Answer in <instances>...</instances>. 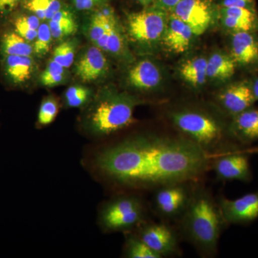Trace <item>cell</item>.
I'll return each instance as SVG.
<instances>
[{
  "instance_id": "1",
  "label": "cell",
  "mask_w": 258,
  "mask_h": 258,
  "mask_svg": "<svg viewBox=\"0 0 258 258\" xmlns=\"http://www.w3.org/2000/svg\"><path fill=\"white\" fill-rule=\"evenodd\" d=\"M214 158L179 134H140L103 151L98 165L119 184L157 189L200 181Z\"/></svg>"
},
{
  "instance_id": "2",
  "label": "cell",
  "mask_w": 258,
  "mask_h": 258,
  "mask_svg": "<svg viewBox=\"0 0 258 258\" xmlns=\"http://www.w3.org/2000/svg\"><path fill=\"white\" fill-rule=\"evenodd\" d=\"M180 234L190 242L200 256L213 257L226 226L218 202L201 185L195 184L186 210L179 220Z\"/></svg>"
},
{
  "instance_id": "3",
  "label": "cell",
  "mask_w": 258,
  "mask_h": 258,
  "mask_svg": "<svg viewBox=\"0 0 258 258\" xmlns=\"http://www.w3.org/2000/svg\"><path fill=\"white\" fill-rule=\"evenodd\" d=\"M168 118L181 137L215 158L227 153L244 150L232 136L230 124L225 125L215 115L200 108L182 107L171 110Z\"/></svg>"
},
{
  "instance_id": "4",
  "label": "cell",
  "mask_w": 258,
  "mask_h": 258,
  "mask_svg": "<svg viewBox=\"0 0 258 258\" xmlns=\"http://www.w3.org/2000/svg\"><path fill=\"white\" fill-rule=\"evenodd\" d=\"M142 103L137 96L128 93L111 87L103 88L83 117V124L93 135H110L133 123L134 110Z\"/></svg>"
},
{
  "instance_id": "5",
  "label": "cell",
  "mask_w": 258,
  "mask_h": 258,
  "mask_svg": "<svg viewBox=\"0 0 258 258\" xmlns=\"http://www.w3.org/2000/svg\"><path fill=\"white\" fill-rule=\"evenodd\" d=\"M167 12L150 6L137 13L127 15V35L129 38L143 47H152L161 41L166 25Z\"/></svg>"
},
{
  "instance_id": "6",
  "label": "cell",
  "mask_w": 258,
  "mask_h": 258,
  "mask_svg": "<svg viewBox=\"0 0 258 258\" xmlns=\"http://www.w3.org/2000/svg\"><path fill=\"white\" fill-rule=\"evenodd\" d=\"M197 181L175 183L156 189L154 207L163 219L177 221L189 203Z\"/></svg>"
},
{
  "instance_id": "7",
  "label": "cell",
  "mask_w": 258,
  "mask_h": 258,
  "mask_svg": "<svg viewBox=\"0 0 258 258\" xmlns=\"http://www.w3.org/2000/svg\"><path fill=\"white\" fill-rule=\"evenodd\" d=\"M144 217L143 204L138 198L125 196L108 205L103 212L102 221L108 230H123L138 225Z\"/></svg>"
},
{
  "instance_id": "8",
  "label": "cell",
  "mask_w": 258,
  "mask_h": 258,
  "mask_svg": "<svg viewBox=\"0 0 258 258\" xmlns=\"http://www.w3.org/2000/svg\"><path fill=\"white\" fill-rule=\"evenodd\" d=\"M170 13L191 28L195 36L205 33L215 18L212 0H181Z\"/></svg>"
},
{
  "instance_id": "9",
  "label": "cell",
  "mask_w": 258,
  "mask_h": 258,
  "mask_svg": "<svg viewBox=\"0 0 258 258\" xmlns=\"http://www.w3.org/2000/svg\"><path fill=\"white\" fill-rule=\"evenodd\" d=\"M138 237L161 258L180 254L177 232L166 223L146 224Z\"/></svg>"
},
{
  "instance_id": "10",
  "label": "cell",
  "mask_w": 258,
  "mask_h": 258,
  "mask_svg": "<svg viewBox=\"0 0 258 258\" xmlns=\"http://www.w3.org/2000/svg\"><path fill=\"white\" fill-rule=\"evenodd\" d=\"M247 149L222 154L214 158L212 169L221 181H240L249 182L252 173Z\"/></svg>"
},
{
  "instance_id": "11",
  "label": "cell",
  "mask_w": 258,
  "mask_h": 258,
  "mask_svg": "<svg viewBox=\"0 0 258 258\" xmlns=\"http://www.w3.org/2000/svg\"><path fill=\"white\" fill-rule=\"evenodd\" d=\"M218 204L227 225H247L258 218V190L235 200L221 198Z\"/></svg>"
},
{
  "instance_id": "12",
  "label": "cell",
  "mask_w": 258,
  "mask_h": 258,
  "mask_svg": "<svg viewBox=\"0 0 258 258\" xmlns=\"http://www.w3.org/2000/svg\"><path fill=\"white\" fill-rule=\"evenodd\" d=\"M109 62L104 52L93 45L86 49L76 62L75 74L83 83H93L107 77Z\"/></svg>"
},
{
  "instance_id": "13",
  "label": "cell",
  "mask_w": 258,
  "mask_h": 258,
  "mask_svg": "<svg viewBox=\"0 0 258 258\" xmlns=\"http://www.w3.org/2000/svg\"><path fill=\"white\" fill-rule=\"evenodd\" d=\"M2 69L5 79L14 87H24L37 71L33 56L1 55Z\"/></svg>"
},
{
  "instance_id": "14",
  "label": "cell",
  "mask_w": 258,
  "mask_h": 258,
  "mask_svg": "<svg viewBox=\"0 0 258 258\" xmlns=\"http://www.w3.org/2000/svg\"><path fill=\"white\" fill-rule=\"evenodd\" d=\"M217 99L222 109L232 117L250 108L255 101L252 88L244 83L227 86L219 93Z\"/></svg>"
},
{
  "instance_id": "15",
  "label": "cell",
  "mask_w": 258,
  "mask_h": 258,
  "mask_svg": "<svg viewBox=\"0 0 258 258\" xmlns=\"http://www.w3.org/2000/svg\"><path fill=\"white\" fill-rule=\"evenodd\" d=\"M169 13L161 41L171 52L176 54L184 53L189 48L195 35L187 24L173 13Z\"/></svg>"
},
{
  "instance_id": "16",
  "label": "cell",
  "mask_w": 258,
  "mask_h": 258,
  "mask_svg": "<svg viewBox=\"0 0 258 258\" xmlns=\"http://www.w3.org/2000/svg\"><path fill=\"white\" fill-rule=\"evenodd\" d=\"M126 79L133 89L149 91L160 86L162 75L157 64L152 60H142L129 69Z\"/></svg>"
},
{
  "instance_id": "17",
  "label": "cell",
  "mask_w": 258,
  "mask_h": 258,
  "mask_svg": "<svg viewBox=\"0 0 258 258\" xmlns=\"http://www.w3.org/2000/svg\"><path fill=\"white\" fill-rule=\"evenodd\" d=\"M96 46L119 60L128 62L133 59V56L127 46L124 32L120 26L115 13L111 17L106 33Z\"/></svg>"
},
{
  "instance_id": "18",
  "label": "cell",
  "mask_w": 258,
  "mask_h": 258,
  "mask_svg": "<svg viewBox=\"0 0 258 258\" xmlns=\"http://www.w3.org/2000/svg\"><path fill=\"white\" fill-rule=\"evenodd\" d=\"M230 130L239 144L247 147L258 141V109L247 108L239 114L232 117Z\"/></svg>"
},
{
  "instance_id": "19",
  "label": "cell",
  "mask_w": 258,
  "mask_h": 258,
  "mask_svg": "<svg viewBox=\"0 0 258 258\" xmlns=\"http://www.w3.org/2000/svg\"><path fill=\"white\" fill-rule=\"evenodd\" d=\"M231 56L236 63L249 66L258 61V40L250 31L232 33Z\"/></svg>"
},
{
  "instance_id": "20",
  "label": "cell",
  "mask_w": 258,
  "mask_h": 258,
  "mask_svg": "<svg viewBox=\"0 0 258 258\" xmlns=\"http://www.w3.org/2000/svg\"><path fill=\"white\" fill-rule=\"evenodd\" d=\"M47 23L52 39L55 40H63L75 35L78 30V23L74 13L64 7Z\"/></svg>"
},
{
  "instance_id": "21",
  "label": "cell",
  "mask_w": 258,
  "mask_h": 258,
  "mask_svg": "<svg viewBox=\"0 0 258 258\" xmlns=\"http://www.w3.org/2000/svg\"><path fill=\"white\" fill-rule=\"evenodd\" d=\"M236 62L232 56L223 52H215L208 59V79L225 81L231 79L235 73Z\"/></svg>"
},
{
  "instance_id": "22",
  "label": "cell",
  "mask_w": 258,
  "mask_h": 258,
  "mask_svg": "<svg viewBox=\"0 0 258 258\" xmlns=\"http://www.w3.org/2000/svg\"><path fill=\"white\" fill-rule=\"evenodd\" d=\"M114 14V10L109 4L103 5L93 10L86 32L88 39L93 45H96L106 33L111 17Z\"/></svg>"
},
{
  "instance_id": "23",
  "label": "cell",
  "mask_w": 258,
  "mask_h": 258,
  "mask_svg": "<svg viewBox=\"0 0 258 258\" xmlns=\"http://www.w3.org/2000/svg\"><path fill=\"white\" fill-rule=\"evenodd\" d=\"M208 59L195 57L185 61L179 67L181 77L193 88L202 87L208 79L207 75Z\"/></svg>"
},
{
  "instance_id": "24",
  "label": "cell",
  "mask_w": 258,
  "mask_h": 258,
  "mask_svg": "<svg viewBox=\"0 0 258 258\" xmlns=\"http://www.w3.org/2000/svg\"><path fill=\"white\" fill-rule=\"evenodd\" d=\"M1 55L33 56V44L25 40L15 31H8L0 40Z\"/></svg>"
},
{
  "instance_id": "25",
  "label": "cell",
  "mask_w": 258,
  "mask_h": 258,
  "mask_svg": "<svg viewBox=\"0 0 258 258\" xmlns=\"http://www.w3.org/2000/svg\"><path fill=\"white\" fill-rule=\"evenodd\" d=\"M15 31L20 36L33 44L36 39L41 20L32 13H20L15 15L13 20Z\"/></svg>"
},
{
  "instance_id": "26",
  "label": "cell",
  "mask_w": 258,
  "mask_h": 258,
  "mask_svg": "<svg viewBox=\"0 0 258 258\" xmlns=\"http://www.w3.org/2000/svg\"><path fill=\"white\" fill-rule=\"evenodd\" d=\"M24 8L36 15L42 22H48L56 13L63 8L61 0H25Z\"/></svg>"
},
{
  "instance_id": "27",
  "label": "cell",
  "mask_w": 258,
  "mask_h": 258,
  "mask_svg": "<svg viewBox=\"0 0 258 258\" xmlns=\"http://www.w3.org/2000/svg\"><path fill=\"white\" fill-rule=\"evenodd\" d=\"M77 47L78 40L76 38L68 39L54 49L52 59L64 69H69L74 63Z\"/></svg>"
},
{
  "instance_id": "28",
  "label": "cell",
  "mask_w": 258,
  "mask_h": 258,
  "mask_svg": "<svg viewBox=\"0 0 258 258\" xmlns=\"http://www.w3.org/2000/svg\"><path fill=\"white\" fill-rule=\"evenodd\" d=\"M66 69L54 60H50L40 76V82L45 87L52 88L66 82Z\"/></svg>"
},
{
  "instance_id": "29",
  "label": "cell",
  "mask_w": 258,
  "mask_h": 258,
  "mask_svg": "<svg viewBox=\"0 0 258 258\" xmlns=\"http://www.w3.org/2000/svg\"><path fill=\"white\" fill-rule=\"evenodd\" d=\"M125 255L130 258H161L137 236H130L125 244Z\"/></svg>"
},
{
  "instance_id": "30",
  "label": "cell",
  "mask_w": 258,
  "mask_h": 258,
  "mask_svg": "<svg viewBox=\"0 0 258 258\" xmlns=\"http://www.w3.org/2000/svg\"><path fill=\"white\" fill-rule=\"evenodd\" d=\"M91 96L89 88L82 85H74L68 88L64 93V100L68 106L79 108L88 103Z\"/></svg>"
},
{
  "instance_id": "31",
  "label": "cell",
  "mask_w": 258,
  "mask_h": 258,
  "mask_svg": "<svg viewBox=\"0 0 258 258\" xmlns=\"http://www.w3.org/2000/svg\"><path fill=\"white\" fill-rule=\"evenodd\" d=\"M52 36L47 22H42L38 28L37 35L33 42L34 53L38 57H43L50 50Z\"/></svg>"
},
{
  "instance_id": "32",
  "label": "cell",
  "mask_w": 258,
  "mask_h": 258,
  "mask_svg": "<svg viewBox=\"0 0 258 258\" xmlns=\"http://www.w3.org/2000/svg\"><path fill=\"white\" fill-rule=\"evenodd\" d=\"M59 111V105L54 97L49 96L42 101L37 115V122L42 125L50 124L54 121Z\"/></svg>"
},
{
  "instance_id": "33",
  "label": "cell",
  "mask_w": 258,
  "mask_h": 258,
  "mask_svg": "<svg viewBox=\"0 0 258 258\" xmlns=\"http://www.w3.org/2000/svg\"><path fill=\"white\" fill-rule=\"evenodd\" d=\"M220 15L233 17L245 23L250 24L253 26L255 23V15L253 11L248 8H241V7L221 8L220 10Z\"/></svg>"
},
{
  "instance_id": "34",
  "label": "cell",
  "mask_w": 258,
  "mask_h": 258,
  "mask_svg": "<svg viewBox=\"0 0 258 258\" xmlns=\"http://www.w3.org/2000/svg\"><path fill=\"white\" fill-rule=\"evenodd\" d=\"M220 15V19L224 27L227 30H232L233 32L241 31H250L254 28L253 25L245 23L233 17L227 15Z\"/></svg>"
},
{
  "instance_id": "35",
  "label": "cell",
  "mask_w": 258,
  "mask_h": 258,
  "mask_svg": "<svg viewBox=\"0 0 258 258\" xmlns=\"http://www.w3.org/2000/svg\"><path fill=\"white\" fill-rule=\"evenodd\" d=\"M75 8L79 11L94 10L108 4L110 0H72Z\"/></svg>"
},
{
  "instance_id": "36",
  "label": "cell",
  "mask_w": 258,
  "mask_h": 258,
  "mask_svg": "<svg viewBox=\"0 0 258 258\" xmlns=\"http://www.w3.org/2000/svg\"><path fill=\"white\" fill-rule=\"evenodd\" d=\"M25 0H0V16L7 18L23 5Z\"/></svg>"
},
{
  "instance_id": "37",
  "label": "cell",
  "mask_w": 258,
  "mask_h": 258,
  "mask_svg": "<svg viewBox=\"0 0 258 258\" xmlns=\"http://www.w3.org/2000/svg\"><path fill=\"white\" fill-rule=\"evenodd\" d=\"M180 1L181 0H154L153 6L165 10L167 13H170Z\"/></svg>"
},
{
  "instance_id": "38",
  "label": "cell",
  "mask_w": 258,
  "mask_h": 258,
  "mask_svg": "<svg viewBox=\"0 0 258 258\" xmlns=\"http://www.w3.org/2000/svg\"><path fill=\"white\" fill-rule=\"evenodd\" d=\"M253 0H222L221 8H230V7H241L248 8Z\"/></svg>"
},
{
  "instance_id": "39",
  "label": "cell",
  "mask_w": 258,
  "mask_h": 258,
  "mask_svg": "<svg viewBox=\"0 0 258 258\" xmlns=\"http://www.w3.org/2000/svg\"><path fill=\"white\" fill-rule=\"evenodd\" d=\"M137 2L142 5L144 8H148V7L152 6L154 4V0H137Z\"/></svg>"
},
{
  "instance_id": "40",
  "label": "cell",
  "mask_w": 258,
  "mask_h": 258,
  "mask_svg": "<svg viewBox=\"0 0 258 258\" xmlns=\"http://www.w3.org/2000/svg\"><path fill=\"white\" fill-rule=\"evenodd\" d=\"M252 91L253 93L255 101L258 100V79L256 80L255 82L254 83L253 86H252Z\"/></svg>"
}]
</instances>
